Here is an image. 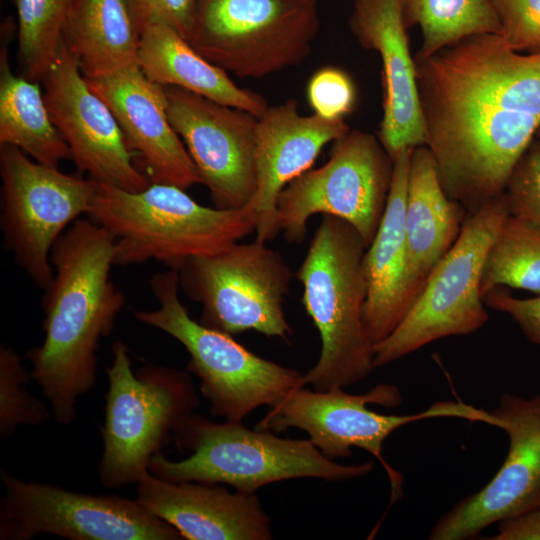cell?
Listing matches in <instances>:
<instances>
[{
    "mask_svg": "<svg viewBox=\"0 0 540 540\" xmlns=\"http://www.w3.org/2000/svg\"><path fill=\"white\" fill-rule=\"evenodd\" d=\"M427 147L447 196L474 212L502 196L540 125V53L500 34L466 37L416 55Z\"/></svg>",
    "mask_w": 540,
    "mask_h": 540,
    "instance_id": "cell-1",
    "label": "cell"
},
{
    "mask_svg": "<svg viewBox=\"0 0 540 540\" xmlns=\"http://www.w3.org/2000/svg\"><path fill=\"white\" fill-rule=\"evenodd\" d=\"M50 262L54 276L42 303L44 339L25 357L52 416L69 425L78 399L95 385L99 342L112 332L125 296L110 277L114 238L90 218H79L65 230Z\"/></svg>",
    "mask_w": 540,
    "mask_h": 540,
    "instance_id": "cell-2",
    "label": "cell"
},
{
    "mask_svg": "<svg viewBox=\"0 0 540 540\" xmlns=\"http://www.w3.org/2000/svg\"><path fill=\"white\" fill-rule=\"evenodd\" d=\"M366 245L346 221L323 215L295 273L302 304L321 338L316 364L303 374L315 391L352 386L375 369L374 344L363 320Z\"/></svg>",
    "mask_w": 540,
    "mask_h": 540,
    "instance_id": "cell-3",
    "label": "cell"
},
{
    "mask_svg": "<svg viewBox=\"0 0 540 540\" xmlns=\"http://www.w3.org/2000/svg\"><path fill=\"white\" fill-rule=\"evenodd\" d=\"M87 215L114 238L115 265L156 260L177 270L255 233L257 224L248 207L203 206L185 189L163 183L133 192L97 182Z\"/></svg>",
    "mask_w": 540,
    "mask_h": 540,
    "instance_id": "cell-4",
    "label": "cell"
},
{
    "mask_svg": "<svg viewBox=\"0 0 540 540\" xmlns=\"http://www.w3.org/2000/svg\"><path fill=\"white\" fill-rule=\"evenodd\" d=\"M173 440L191 454L174 461L158 453L150 460L151 474L171 482L227 484L244 493L297 478L347 481L374 468L371 460L352 465L330 460L309 439L280 438L242 422L217 423L195 413L178 427Z\"/></svg>",
    "mask_w": 540,
    "mask_h": 540,
    "instance_id": "cell-5",
    "label": "cell"
},
{
    "mask_svg": "<svg viewBox=\"0 0 540 540\" xmlns=\"http://www.w3.org/2000/svg\"><path fill=\"white\" fill-rule=\"evenodd\" d=\"M112 354L97 472L104 487L119 489L149 473L152 457L173 440L199 400L188 373L156 364L134 372L122 341L113 343Z\"/></svg>",
    "mask_w": 540,
    "mask_h": 540,
    "instance_id": "cell-6",
    "label": "cell"
},
{
    "mask_svg": "<svg viewBox=\"0 0 540 540\" xmlns=\"http://www.w3.org/2000/svg\"><path fill=\"white\" fill-rule=\"evenodd\" d=\"M159 307L136 310L135 318L176 339L189 354L187 371L200 380L210 414L229 422H243L255 409L269 408L305 386L303 374L262 358L231 335L195 321L179 298V273L169 268L150 281Z\"/></svg>",
    "mask_w": 540,
    "mask_h": 540,
    "instance_id": "cell-7",
    "label": "cell"
},
{
    "mask_svg": "<svg viewBox=\"0 0 540 540\" xmlns=\"http://www.w3.org/2000/svg\"><path fill=\"white\" fill-rule=\"evenodd\" d=\"M402 395L395 385L378 384L363 394H348L343 388L328 391L305 389L289 393L271 407L256 429L280 433L298 428L330 460L352 456V448L373 455L384 466L392 486V499L401 493L402 478L384 460L385 440L398 428L412 422L436 417H455L496 426L488 411L462 401H439L416 414L385 415L368 408L370 404L396 407Z\"/></svg>",
    "mask_w": 540,
    "mask_h": 540,
    "instance_id": "cell-8",
    "label": "cell"
},
{
    "mask_svg": "<svg viewBox=\"0 0 540 540\" xmlns=\"http://www.w3.org/2000/svg\"><path fill=\"white\" fill-rule=\"evenodd\" d=\"M508 215L504 194L467 214L458 239L434 267L406 316L374 345L375 368L436 340L474 333L488 321L480 293L482 270Z\"/></svg>",
    "mask_w": 540,
    "mask_h": 540,
    "instance_id": "cell-9",
    "label": "cell"
},
{
    "mask_svg": "<svg viewBox=\"0 0 540 540\" xmlns=\"http://www.w3.org/2000/svg\"><path fill=\"white\" fill-rule=\"evenodd\" d=\"M320 29L316 0H199L189 44L240 78L298 65Z\"/></svg>",
    "mask_w": 540,
    "mask_h": 540,
    "instance_id": "cell-10",
    "label": "cell"
},
{
    "mask_svg": "<svg viewBox=\"0 0 540 540\" xmlns=\"http://www.w3.org/2000/svg\"><path fill=\"white\" fill-rule=\"evenodd\" d=\"M392 176L393 160L379 138L349 130L333 141L326 163L305 171L280 192V233L290 243L301 242L312 216L331 215L348 222L368 247L383 218Z\"/></svg>",
    "mask_w": 540,
    "mask_h": 540,
    "instance_id": "cell-11",
    "label": "cell"
},
{
    "mask_svg": "<svg viewBox=\"0 0 540 540\" xmlns=\"http://www.w3.org/2000/svg\"><path fill=\"white\" fill-rule=\"evenodd\" d=\"M179 286L202 305L199 323L236 335L254 330L288 341L293 331L284 296L295 276L281 253L255 239L187 260Z\"/></svg>",
    "mask_w": 540,
    "mask_h": 540,
    "instance_id": "cell-12",
    "label": "cell"
},
{
    "mask_svg": "<svg viewBox=\"0 0 540 540\" xmlns=\"http://www.w3.org/2000/svg\"><path fill=\"white\" fill-rule=\"evenodd\" d=\"M0 175L4 244L45 290L54 276L52 247L81 214H88L97 182L41 164L11 145L0 146Z\"/></svg>",
    "mask_w": 540,
    "mask_h": 540,
    "instance_id": "cell-13",
    "label": "cell"
},
{
    "mask_svg": "<svg viewBox=\"0 0 540 540\" xmlns=\"http://www.w3.org/2000/svg\"><path fill=\"white\" fill-rule=\"evenodd\" d=\"M0 539L48 533L69 540H179L181 534L136 499L23 481L1 468Z\"/></svg>",
    "mask_w": 540,
    "mask_h": 540,
    "instance_id": "cell-14",
    "label": "cell"
},
{
    "mask_svg": "<svg viewBox=\"0 0 540 540\" xmlns=\"http://www.w3.org/2000/svg\"><path fill=\"white\" fill-rule=\"evenodd\" d=\"M169 121L183 141L213 206L242 210L257 185L255 115L187 90L163 86Z\"/></svg>",
    "mask_w": 540,
    "mask_h": 540,
    "instance_id": "cell-15",
    "label": "cell"
},
{
    "mask_svg": "<svg viewBox=\"0 0 540 540\" xmlns=\"http://www.w3.org/2000/svg\"><path fill=\"white\" fill-rule=\"evenodd\" d=\"M42 82L51 118L69 146L79 174L126 191L149 186L115 115L89 86L62 39Z\"/></svg>",
    "mask_w": 540,
    "mask_h": 540,
    "instance_id": "cell-16",
    "label": "cell"
},
{
    "mask_svg": "<svg viewBox=\"0 0 540 540\" xmlns=\"http://www.w3.org/2000/svg\"><path fill=\"white\" fill-rule=\"evenodd\" d=\"M490 413L509 437L507 456L486 486L438 520L431 540L474 538L491 524L540 506V394L504 393Z\"/></svg>",
    "mask_w": 540,
    "mask_h": 540,
    "instance_id": "cell-17",
    "label": "cell"
},
{
    "mask_svg": "<svg viewBox=\"0 0 540 540\" xmlns=\"http://www.w3.org/2000/svg\"><path fill=\"white\" fill-rule=\"evenodd\" d=\"M350 29L382 62L383 117L378 138L393 158L405 148L427 146L415 59L401 0H354Z\"/></svg>",
    "mask_w": 540,
    "mask_h": 540,
    "instance_id": "cell-18",
    "label": "cell"
},
{
    "mask_svg": "<svg viewBox=\"0 0 540 540\" xmlns=\"http://www.w3.org/2000/svg\"><path fill=\"white\" fill-rule=\"evenodd\" d=\"M86 80L115 115L150 183L185 190L202 184L193 160L169 121L163 86L149 80L138 65L103 79Z\"/></svg>",
    "mask_w": 540,
    "mask_h": 540,
    "instance_id": "cell-19",
    "label": "cell"
},
{
    "mask_svg": "<svg viewBox=\"0 0 540 540\" xmlns=\"http://www.w3.org/2000/svg\"><path fill=\"white\" fill-rule=\"evenodd\" d=\"M350 130L344 119L302 115L295 99L269 106L257 118L255 164L257 185L248 205L256 216V240H273L280 228L277 199L296 177L311 169L325 145Z\"/></svg>",
    "mask_w": 540,
    "mask_h": 540,
    "instance_id": "cell-20",
    "label": "cell"
},
{
    "mask_svg": "<svg viewBox=\"0 0 540 540\" xmlns=\"http://www.w3.org/2000/svg\"><path fill=\"white\" fill-rule=\"evenodd\" d=\"M136 500L187 540H270L272 527L256 493L215 483L171 482L150 472L136 483Z\"/></svg>",
    "mask_w": 540,
    "mask_h": 540,
    "instance_id": "cell-21",
    "label": "cell"
},
{
    "mask_svg": "<svg viewBox=\"0 0 540 540\" xmlns=\"http://www.w3.org/2000/svg\"><path fill=\"white\" fill-rule=\"evenodd\" d=\"M412 150L402 149L393 158V176L386 209L362 261L366 282L363 320L374 345L394 331L423 289L411 270L405 232Z\"/></svg>",
    "mask_w": 540,
    "mask_h": 540,
    "instance_id": "cell-22",
    "label": "cell"
},
{
    "mask_svg": "<svg viewBox=\"0 0 540 540\" xmlns=\"http://www.w3.org/2000/svg\"><path fill=\"white\" fill-rule=\"evenodd\" d=\"M468 211L445 193L427 146L413 148L405 205V232L414 278L428 276L458 239Z\"/></svg>",
    "mask_w": 540,
    "mask_h": 540,
    "instance_id": "cell-23",
    "label": "cell"
},
{
    "mask_svg": "<svg viewBox=\"0 0 540 540\" xmlns=\"http://www.w3.org/2000/svg\"><path fill=\"white\" fill-rule=\"evenodd\" d=\"M138 66L160 86H174L256 117L269 107L260 94L238 87L228 73L198 53L176 30L164 24L142 29Z\"/></svg>",
    "mask_w": 540,
    "mask_h": 540,
    "instance_id": "cell-24",
    "label": "cell"
},
{
    "mask_svg": "<svg viewBox=\"0 0 540 540\" xmlns=\"http://www.w3.org/2000/svg\"><path fill=\"white\" fill-rule=\"evenodd\" d=\"M62 41L87 79L138 65L140 29L128 0H69Z\"/></svg>",
    "mask_w": 540,
    "mask_h": 540,
    "instance_id": "cell-25",
    "label": "cell"
},
{
    "mask_svg": "<svg viewBox=\"0 0 540 540\" xmlns=\"http://www.w3.org/2000/svg\"><path fill=\"white\" fill-rule=\"evenodd\" d=\"M21 149L51 167L71 159V151L49 113L38 82L15 75L6 46L0 52V146Z\"/></svg>",
    "mask_w": 540,
    "mask_h": 540,
    "instance_id": "cell-26",
    "label": "cell"
},
{
    "mask_svg": "<svg viewBox=\"0 0 540 540\" xmlns=\"http://www.w3.org/2000/svg\"><path fill=\"white\" fill-rule=\"evenodd\" d=\"M407 27L417 25L422 33L418 56H429L466 37L501 34L490 0H401Z\"/></svg>",
    "mask_w": 540,
    "mask_h": 540,
    "instance_id": "cell-27",
    "label": "cell"
},
{
    "mask_svg": "<svg viewBox=\"0 0 540 540\" xmlns=\"http://www.w3.org/2000/svg\"><path fill=\"white\" fill-rule=\"evenodd\" d=\"M500 286L540 294V228L510 214L488 250L481 296Z\"/></svg>",
    "mask_w": 540,
    "mask_h": 540,
    "instance_id": "cell-28",
    "label": "cell"
},
{
    "mask_svg": "<svg viewBox=\"0 0 540 540\" xmlns=\"http://www.w3.org/2000/svg\"><path fill=\"white\" fill-rule=\"evenodd\" d=\"M21 75L42 81L58 52L69 0H14Z\"/></svg>",
    "mask_w": 540,
    "mask_h": 540,
    "instance_id": "cell-29",
    "label": "cell"
},
{
    "mask_svg": "<svg viewBox=\"0 0 540 540\" xmlns=\"http://www.w3.org/2000/svg\"><path fill=\"white\" fill-rule=\"evenodd\" d=\"M30 375L12 348L0 345V437L10 438L19 426H39L52 412L32 396L25 384Z\"/></svg>",
    "mask_w": 540,
    "mask_h": 540,
    "instance_id": "cell-30",
    "label": "cell"
},
{
    "mask_svg": "<svg viewBox=\"0 0 540 540\" xmlns=\"http://www.w3.org/2000/svg\"><path fill=\"white\" fill-rule=\"evenodd\" d=\"M509 214L540 228V141L534 139L514 167L504 192Z\"/></svg>",
    "mask_w": 540,
    "mask_h": 540,
    "instance_id": "cell-31",
    "label": "cell"
},
{
    "mask_svg": "<svg viewBox=\"0 0 540 540\" xmlns=\"http://www.w3.org/2000/svg\"><path fill=\"white\" fill-rule=\"evenodd\" d=\"M501 36L514 51L540 53V0H490Z\"/></svg>",
    "mask_w": 540,
    "mask_h": 540,
    "instance_id": "cell-32",
    "label": "cell"
},
{
    "mask_svg": "<svg viewBox=\"0 0 540 540\" xmlns=\"http://www.w3.org/2000/svg\"><path fill=\"white\" fill-rule=\"evenodd\" d=\"M307 98L315 114L339 120L354 109L356 89L346 72L336 67H323L310 78Z\"/></svg>",
    "mask_w": 540,
    "mask_h": 540,
    "instance_id": "cell-33",
    "label": "cell"
},
{
    "mask_svg": "<svg viewBox=\"0 0 540 540\" xmlns=\"http://www.w3.org/2000/svg\"><path fill=\"white\" fill-rule=\"evenodd\" d=\"M140 34L152 24H164L188 39L199 0H128Z\"/></svg>",
    "mask_w": 540,
    "mask_h": 540,
    "instance_id": "cell-34",
    "label": "cell"
},
{
    "mask_svg": "<svg viewBox=\"0 0 540 540\" xmlns=\"http://www.w3.org/2000/svg\"><path fill=\"white\" fill-rule=\"evenodd\" d=\"M485 306L508 314L525 337L540 346V294L533 298H517L507 287L490 290L483 299Z\"/></svg>",
    "mask_w": 540,
    "mask_h": 540,
    "instance_id": "cell-35",
    "label": "cell"
},
{
    "mask_svg": "<svg viewBox=\"0 0 540 540\" xmlns=\"http://www.w3.org/2000/svg\"><path fill=\"white\" fill-rule=\"evenodd\" d=\"M494 540H540V506L498 522Z\"/></svg>",
    "mask_w": 540,
    "mask_h": 540,
    "instance_id": "cell-36",
    "label": "cell"
},
{
    "mask_svg": "<svg viewBox=\"0 0 540 540\" xmlns=\"http://www.w3.org/2000/svg\"><path fill=\"white\" fill-rule=\"evenodd\" d=\"M535 138L538 139V140L540 141V125H539V127H538V129H537Z\"/></svg>",
    "mask_w": 540,
    "mask_h": 540,
    "instance_id": "cell-37",
    "label": "cell"
}]
</instances>
